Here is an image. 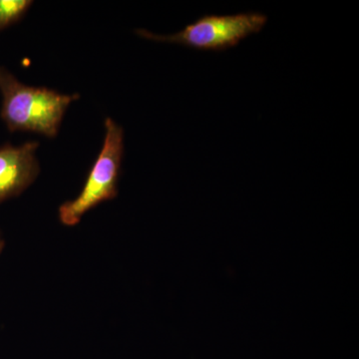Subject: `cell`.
<instances>
[{"mask_svg": "<svg viewBox=\"0 0 359 359\" xmlns=\"http://www.w3.org/2000/svg\"><path fill=\"white\" fill-rule=\"evenodd\" d=\"M123 154L124 131L117 123L107 118L102 149L90 170L81 193L76 199L67 201L59 207L61 224L67 226H76L90 210L117 197Z\"/></svg>", "mask_w": 359, "mask_h": 359, "instance_id": "obj_2", "label": "cell"}, {"mask_svg": "<svg viewBox=\"0 0 359 359\" xmlns=\"http://www.w3.org/2000/svg\"><path fill=\"white\" fill-rule=\"evenodd\" d=\"M32 4L30 0H0V32L18 22Z\"/></svg>", "mask_w": 359, "mask_h": 359, "instance_id": "obj_5", "label": "cell"}, {"mask_svg": "<svg viewBox=\"0 0 359 359\" xmlns=\"http://www.w3.org/2000/svg\"><path fill=\"white\" fill-rule=\"evenodd\" d=\"M37 142L20 146H0V204L18 197L39 175L40 167L35 152Z\"/></svg>", "mask_w": 359, "mask_h": 359, "instance_id": "obj_4", "label": "cell"}, {"mask_svg": "<svg viewBox=\"0 0 359 359\" xmlns=\"http://www.w3.org/2000/svg\"><path fill=\"white\" fill-rule=\"evenodd\" d=\"M4 245H6V242H4V238L1 237V233H0V254H1L2 250H4Z\"/></svg>", "mask_w": 359, "mask_h": 359, "instance_id": "obj_6", "label": "cell"}, {"mask_svg": "<svg viewBox=\"0 0 359 359\" xmlns=\"http://www.w3.org/2000/svg\"><path fill=\"white\" fill-rule=\"evenodd\" d=\"M0 116L11 133L32 132L48 138L57 136L68 106L79 98L78 94L66 95L21 83L4 67H0Z\"/></svg>", "mask_w": 359, "mask_h": 359, "instance_id": "obj_1", "label": "cell"}, {"mask_svg": "<svg viewBox=\"0 0 359 359\" xmlns=\"http://www.w3.org/2000/svg\"><path fill=\"white\" fill-rule=\"evenodd\" d=\"M266 22L268 16L259 13L207 14L175 34H155L146 29H137L135 32L153 41L183 45L198 50L222 52L261 32Z\"/></svg>", "mask_w": 359, "mask_h": 359, "instance_id": "obj_3", "label": "cell"}]
</instances>
